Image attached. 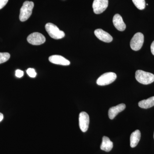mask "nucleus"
<instances>
[{
    "instance_id": "obj_1",
    "label": "nucleus",
    "mask_w": 154,
    "mask_h": 154,
    "mask_svg": "<svg viewBox=\"0 0 154 154\" xmlns=\"http://www.w3.org/2000/svg\"><path fill=\"white\" fill-rule=\"evenodd\" d=\"M34 8V3L32 2L26 1L23 3L20 9L19 19L21 22H25L28 20L32 13Z\"/></svg>"
},
{
    "instance_id": "obj_2",
    "label": "nucleus",
    "mask_w": 154,
    "mask_h": 154,
    "mask_svg": "<svg viewBox=\"0 0 154 154\" xmlns=\"http://www.w3.org/2000/svg\"><path fill=\"white\" fill-rule=\"evenodd\" d=\"M135 78L138 82L143 85H149L154 82V74L141 70L136 72Z\"/></svg>"
},
{
    "instance_id": "obj_3",
    "label": "nucleus",
    "mask_w": 154,
    "mask_h": 154,
    "mask_svg": "<svg viewBox=\"0 0 154 154\" xmlns=\"http://www.w3.org/2000/svg\"><path fill=\"white\" fill-rule=\"evenodd\" d=\"M45 28L49 36L54 39H60L65 36L63 31L60 30L56 25L52 23H47L45 25Z\"/></svg>"
},
{
    "instance_id": "obj_4",
    "label": "nucleus",
    "mask_w": 154,
    "mask_h": 154,
    "mask_svg": "<svg viewBox=\"0 0 154 154\" xmlns=\"http://www.w3.org/2000/svg\"><path fill=\"white\" fill-rule=\"evenodd\" d=\"M117 76L115 73L112 72L105 73L98 78L96 83L99 86H105L110 85L115 81Z\"/></svg>"
},
{
    "instance_id": "obj_5",
    "label": "nucleus",
    "mask_w": 154,
    "mask_h": 154,
    "mask_svg": "<svg viewBox=\"0 0 154 154\" xmlns=\"http://www.w3.org/2000/svg\"><path fill=\"white\" fill-rule=\"evenodd\" d=\"M144 37L141 33H137L134 34L130 42L131 49L135 51L140 50L143 45Z\"/></svg>"
},
{
    "instance_id": "obj_6",
    "label": "nucleus",
    "mask_w": 154,
    "mask_h": 154,
    "mask_svg": "<svg viewBox=\"0 0 154 154\" xmlns=\"http://www.w3.org/2000/svg\"><path fill=\"white\" fill-rule=\"evenodd\" d=\"M45 40V37L42 33L38 32L31 33L27 37V41L33 45H38L43 44Z\"/></svg>"
},
{
    "instance_id": "obj_7",
    "label": "nucleus",
    "mask_w": 154,
    "mask_h": 154,
    "mask_svg": "<svg viewBox=\"0 0 154 154\" xmlns=\"http://www.w3.org/2000/svg\"><path fill=\"white\" fill-rule=\"evenodd\" d=\"M108 0H94L93 8L95 14H102L107 8Z\"/></svg>"
},
{
    "instance_id": "obj_8",
    "label": "nucleus",
    "mask_w": 154,
    "mask_h": 154,
    "mask_svg": "<svg viewBox=\"0 0 154 154\" xmlns=\"http://www.w3.org/2000/svg\"><path fill=\"white\" fill-rule=\"evenodd\" d=\"M90 123V117L88 113L85 112H82L80 113L79 116V124L81 131L85 132L88 131Z\"/></svg>"
},
{
    "instance_id": "obj_9",
    "label": "nucleus",
    "mask_w": 154,
    "mask_h": 154,
    "mask_svg": "<svg viewBox=\"0 0 154 154\" xmlns=\"http://www.w3.org/2000/svg\"><path fill=\"white\" fill-rule=\"evenodd\" d=\"M94 34L99 39L105 42H110L113 40V37L109 33L101 29L95 30Z\"/></svg>"
},
{
    "instance_id": "obj_10",
    "label": "nucleus",
    "mask_w": 154,
    "mask_h": 154,
    "mask_svg": "<svg viewBox=\"0 0 154 154\" xmlns=\"http://www.w3.org/2000/svg\"><path fill=\"white\" fill-rule=\"evenodd\" d=\"M49 60L51 63L60 65L68 66L70 63L69 61L65 58L58 55L51 56L49 57Z\"/></svg>"
},
{
    "instance_id": "obj_11",
    "label": "nucleus",
    "mask_w": 154,
    "mask_h": 154,
    "mask_svg": "<svg viewBox=\"0 0 154 154\" xmlns=\"http://www.w3.org/2000/svg\"><path fill=\"white\" fill-rule=\"evenodd\" d=\"M126 107V105L123 103L111 107L108 111V116L110 119H113L117 114L123 111Z\"/></svg>"
},
{
    "instance_id": "obj_12",
    "label": "nucleus",
    "mask_w": 154,
    "mask_h": 154,
    "mask_svg": "<svg viewBox=\"0 0 154 154\" xmlns=\"http://www.w3.org/2000/svg\"><path fill=\"white\" fill-rule=\"evenodd\" d=\"M113 22L116 28L119 31H124L126 28V25L123 22L122 17L119 14H116L114 15L113 19Z\"/></svg>"
},
{
    "instance_id": "obj_13",
    "label": "nucleus",
    "mask_w": 154,
    "mask_h": 154,
    "mask_svg": "<svg viewBox=\"0 0 154 154\" xmlns=\"http://www.w3.org/2000/svg\"><path fill=\"white\" fill-rule=\"evenodd\" d=\"M113 147V143L107 137L104 136L102 138V143L100 148L102 150L109 152L112 150Z\"/></svg>"
},
{
    "instance_id": "obj_14",
    "label": "nucleus",
    "mask_w": 154,
    "mask_h": 154,
    "mask_svg": "<svg viewBox=\"0 0 154 154\" xmlns=\"http://www.w3.org/2000/svg\"><path fill=\"white\" fill-rule=\"evenodd\" d=\"M140 137L141 133L139 130H136L132 133L130 136V146L131 148H134L137 145Z\"/></svg>"
},
{
    "instance_id": "obj_15",
    "label": "nucleus",
    "mask_w": 154,
    "mask_h": 154,
    "mask_svg": "<svg viewBox=\"0 0 154 154\" xmlns=\"http://www.w3.org/2000/svg\"><path fill=\"white\" fill-rule=\"evenodd\" d=\"M140 107L143 109H148L154 106V96L149 99L142 100L138 103Z\"/></svg>"
},
{
    "instance_id": "obj_16",
    "label": "nucleus",
    "mask_w": 154,
    "mask_h": 154,
    "mask_svg": "<svg viewBox=\"0 0 154 154\" xmlns=\"http://www.w3.org/2000/svg\"><path fill=\"white\" fill-rule=\"evenodd\" d=\"M133 2L137 9L143 10L146 7V2L145 0H132Z\"/></svg>"
},
{
    "instance_id": "obj_17",
    "label": "nucleus",
    "mask_w": 154,
    "mask_h": 154,
    "mask_svg": "<svg viewBox=\"0 0 154 154\" xmlns=\"http://www.w3.org/2000/svg\"><path fill=\"white\" fill-rule=\"evenodd\" d=\"M11 57V55L8 53L0 52V64L4 63L8 60Z\"/></svg>"
},
{
    "instance_id": "obj_18",
    "label": "nucleus",
    "mask_w": 154,
    "mask_h": 154,
    "mask_svg": "<svg viewBox=\"0 0 154 154\" xmlns=\"http://www.w3.org/2000/svg\"><path fill=\"white\" fill-rule=\"evenodd\" d=\"M27 73L28 75L31 78H35L36 75V73L35 69L32 68H29L27 70Z\"/></svg>"
},
{
    "instance_id": "obj_19",
    "label": "nucleus",
    "mask_w": 154,
    "mask_h": 154,
    "mask_svg": "<svg viewBox=\"0 0 154 154\" xmlns=\"http://www.w3.org/2000/svg\"><path fill=\"white\" fill-rule=\"evenodd\" d=\"M24 75V72L21 70L18 69L16 71V76L18 78H22Z\"/></svg>"
},
{
    "instance_id": "obj_20",
    "label": "nucleus",
    "mask_w": 154,
    "mask_h": 154,
    "mask_svg": "<svg viewBox=\"0 0 154 154\" xmlns=\"http://www.w3.org/2000/svg\"><path fill=\"white\" fill-rule=\"evenodd\" d=\"M9 0H0V10L7 5Z\"/></svg>"
},
{
    "instance_id": "obj_21",
    "label": "nucleus",
    "mask_w": 154,
    "mask_h": 154,
    "mask_svg": "<svg viewBox=\"0 0 154 154\" xmlns=\"http://www.w3.org/2000/svg\"><path fill=\"white\" fill-rule=\"evenodd\" d=\"M151 51L153 55H154V41L152 42L151 45Z\"/></svg>"
},
{
    "instance_id": "obj_22",
    "label": "nucleus",
    "mask_w": 154,
    "mask_h": 154,
    "mask_svg": "<svg viewBox=\"0 0 154 154\" xmlns=\"http://www.w3.org/2000/svg\"><path fill=\"white\" fill-rule=\"evenodd\" d=\"M3 118H4V115L2 113H0V122L2 121Z\"/></svg>"
},
{
    "instance_id": "obj_23",
    "label": "nucleus",
    "mask_w": 154,
    "mask_h": 154,
    "mask_svg": "<svg viewBox=\"0 0 154 154\" xmlns=\"http://www.w3.org/2000/svg\"></svg>"
}]
</instances>
